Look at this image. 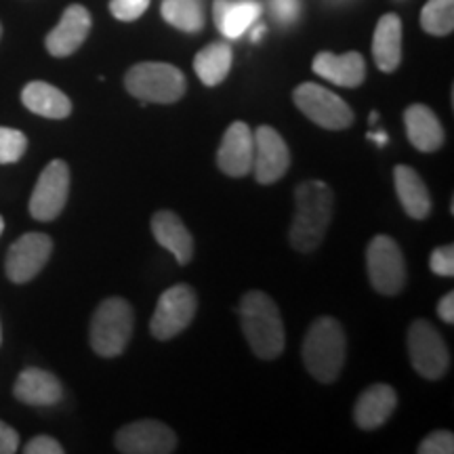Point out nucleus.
I'll use <instances>...</instances> for the list:
<instances>
[{"label": "nucleus", "instance_id": "28", "mask_svg": "<svg viewBox=\"0 0 454 454\" xmlns=\"http://www.w3.org/2000/svg\"><path fill=\"white\" fill-rule=\"evenodd\" d=\"M27 150V137L21 130L0 127V164H13L21 160Z\"/></svg>", "mask_w": 454, "mask_h": 454}, {"label": "nucleus", "instance_id": "38", "mask_svg": "<svg viewBox=\"0 0 454 454\" xmlns=\"http://www.w3.org/2000/svg\"><path fill=\"white\" fill-rule=\"evenodd\" d=\"M0 36H3V26H0Z\"/></svg>", "mask_w": 454, "mask_h": 454}, {"label": "nucleus", "instance_id": "12", "mask_svg": "<svg viewBox=\"0 0 454 454\" xmlns=\"http://www.w3.org/2000/svg\"><path fill=\"white\" fill-rule=\"evenodd\" d=\"M254 137V160H253V173L259 184L270 185L276 184L286 175L288 167H291V152H288L286 141L276 129L259 127L253 130Z\"/></svg>", "mask_w": 454, "mask_h": 454}, {"label": "nucleus", "instance_id": "20", "mask_svg": "<svg viewBox=\"0 0 454 454\" xmlns=\"http://www.w3.org/2000/svg\"><path fill=\"white\" fill-rule=\"evenodd\" d=\"M397 406L395 389L385 383H377L368 387L357 397L354 408L356 425L360 429H377L387 421Z\"/></svg>", "mask_w": 454, "mask_h": 454}, {"label": "nucleus", "instance_id": "2", "mask_svg": "<svg viewBox=\"0 0 454 454\" xmlns=\"http://www.w3.org/2000/svg\"><path fill=\"white\" fill-rule=\"evenodd\" d=\"M242 333L254 356L274 360L284 351V325L278 305L261 291L247 293L240 301Z\"/></svg>", "mask_w": 454, "mask_h": 454}, {"label": "nucleus", "instance_id": "22", "mask_svg": "<svg viewBox=\"0 0 454 454\" xmlns=\"http://www.w3.org/2000/svg\"><path fill=\"white\" fill-rule=\"evenodd\" d=\"M374 64L381 72H395L402 61V20L387 13L379 20L372 38Z\"/></svg>", "mask_w": 454, "mask_h": 454}, {"label": "nucleus", "instance_id": "36", "mask_svg": "<svg viewBox=\"0 0 454 454\" xmlns=\"http://www.w3.org/2000/svg\"><path fill=\"white\" fill-rule=\"evenodd\" d=\"M3 231H4V219L0 217V236H3Z\"/></svg>", "mask_w": 454, "mask_h": 454}, {"label": "nucleus", "instance_id": "25", "mask_svg": "<svg viewBox=\"0 0 454 454\" xmlns=\"http://www.w3.org/2000/svg\"><path fill=\"white\" fill-rule=\"evenodd\" d=\"M231 59H234V53H231L230 44L211 43L208 47L198 51V55L194 57V70L202 84L217 87L230 74Z\"/></svg>", "mask_w": 454, "mask_h": 454}, {"label": "nucleus", "instance_id": "3", "mask_svg": "<svg viewBox=\"0 0 454 454\" xmlns=\"http://www.w3.org/2000/svg\"><path fill=\"white\" fill-rule=\"evenodd\" d=\"M345 331L334 317H317L303 339L305 368L316 381L334 383L345 364Z\"/></svg>", "mask_w": 454, "mask_h": 454}, {"label": "nucleus", "instance_id": "26", "mask_svg": "<svg viewBox=\"0 0 454 454\" xmlns=\"http://www.w3.org/2000/svg\"><path fill=\"white\" fill-rule=\"evenodd\" d=\"M162 17L181 32H200L204 26V11L200 0H164Z\"/></svg>", "mask_w": 454, "mask_h": 454}, {"label": "nucleus", "instance_id": "24", "mask_svg": "<svg viewBox=\"0 0 454 454\" xmlns=\"http://www.w3.org/2000/svg\"><path fill=\"white\" fill-rule=\"evenodd\" d=\"M395 194L412 219H425L431 213V196L419 173L406 164H397L394 170Z\"/></svg>", "mask_w": 454, "mask_h": 454}, {"label": "nucleus", "instance_id": "27", "mask_svg": "<svg viewBox=\"0 0 454 454\" xmlns=\"http://www.w3.org/2000/svg\"><path fill=\"white\" fill-rule=\"evenodd\" d=\"M421 27L434 36L454 30V0H429L421 11Z\"/></svg>", "mask_w": 454, "mask_h": 454}, {"label": "nucleus", "instance_id": "7", "mask_svg": "<svg viewBox=\"0 0 454 454\" xmlns=\"http://www.w3.org/2000/svg\"><path fill=\"white\" fill-rule=\"evenodd\" d=\"M408 356L414 371L429 381H438L450 368V354L444 339L427 320L412 322L408 328Z\"/></svg>", "mask_w": 454, "mask_h": 454}, {"label": "nucleus", "instance_id": "8", "mask_svg": "<svg viewBox=\"0 0 454 454\" xmlns=\"http://www.w3.org/2000/svg\"><path fill=\"white\" fill-rule=\"evenodd\" d=\"M366 268L372 288L381 294H397L406 284L404 254L394 238L374 236L366 251Z\"/></svg>", "mask_w": 454, "mask_h": 454}, {"label": "nucleus", "instance_id": "18", "mask_svg": "<svg viewBox=\"0 0 454 454\" xmlns=\"http://www.w3.org/2000/svg\"><path fill=\"white\" fill-rule=\"evenodd\" d=\"M152 234L162 248L177 259V263L185 265L194 257V238L173 211H158L152 217Z\"/></svg>", "mask_w": 454, "mask_h": 454}, {"label": "nucleus", "instance_id": "31", "mask_svg": "<svg viewBox=\"0 0 454 454\" xmlns=\"http://www.w3.org/2000/svg\"><path fill=\"white\" fill-rule=\"evenodd\" d=\"M429 268L434 274H438V276H444V278L454 276V247L452 244H446V247L435 248V251L431 253Z\"/></svg>", "mask_w": 454, "mask_h": 454}, {"label": "nucleus", "instance_id": "16", "mask_svg": "<svg viewBox=\"0 0 454 454\" xmlns=\"http://www.w3.org/2000/svg\"><path fill=\"white\" fill-rule=\"evenodd\" d=\"M311 67H314L317 76L337 84V87L356 89L366 81V61L364 57L356 53V51H349V53L343 55H334L328 53V51H322V53L316 55Z\"/></svg>", "mask_w": 454, "mask_h": 454}, {"label": "nucleus", "instance_id": "33", "mask_svg": "<svg viewBox=\"0 0 454 454\" xmlns=\"http://www.w3.org/2000/svg\"><path fill=\"white\" fill-rule=\"evenodd\" d=\"M20 450V434L11 425L0 421V454H13Z\"/></svg>", "mask_w": 454, "mask_h": 454}, {"label": "nucleus", "instance_id": "35", "mask_svg": "<svg viewBox=\"0 0 454 454\" xmlns=\"http://www.w3.org/2000/svg\"><path fill=\"white\" fill-rule=\"evenodd\" d=\"M371 139H374V141H377V144H379V145H385V141H387V137H385V135H383V133H379V135H374V133H371Z\"/></svg>", "mask_w": 454, "mask_h": 454}, {"label": "nucleus", "instance_id": "19", "mask_svg": "<svg viewBox=\"0 0 454 454\" xmlns=\"http://www.w3.org/2000/svg\"><path fill=\"white\" fill-rule=\"evenodd\" d=\"M404 124H406V135L408 141L417 147L419 152H429L440 150L444 145V127L438 121L434 110H429L427 106L414 104L406 107L404 112Z\"/></svg>", "mask_w": 454, "mask_h": 454}, {"label": "nucleus", "instance_id": "6", "mask_svg": "<svg viewBox=\"0 0 454 454\" xmlns=\"http://www.w3.org/2000/svg\"><path fill=\"white\" fill-rule=\"evenodd\" d=\"M294 106L299 107L311 122L328 130L349 129L354 122V112L339 95L320 87L316 82H303L293 93Z\"/></svg>", "mask_w": 454, "mask_h": 454}, {"label": "nucleus", "instance_id": "5", "mask_svg": "<svg viewBox=\"0 0 454 454\" xmlns=\"http://www.w3.org/2000/svg\"><path fill=\"white\" fill-rule=\"evenodd\" d=\"M124 87L144 104H175L185 95L187 82L179 67L160 61H144L127 72Z\"/></svg>", "mask_w": 454, "mask_h": 454}, {"label": "nucleus", "instance_id": "15", "mask_svg": "<svg viewBox=\"0 0 454 454\" xmlns=\"http://www.w3.org/2000/svg\"><path fill=\"white\" fill-rule=\"evenodd\" d=\"M90 26H93V20H90L89 9L82 4H70L61 15L59 24L49 32L44 41L47 51L53 57H70L87 41Z\"/></svg>", "mask_w": 454, "mask_h": 454}, {"label": "nucleus", "instance_id": "14", "mask_svg": "<svg viewBox=\"0 0 454 454\" xmlns=\"http://www.w3.org/2000/svg\"><path fill=\"white\" fill-rule=\"evenodd\" d=\"M254 137L247 122H234L227 127L217 152V164L227 177H244L253 170Z\"/></svg>", "mask_w": 454, "mask_h": 454}, {"label": "nucleus", "instance_id": "34", "mask_svg": "<svg viewBox=\"0 0 454 454\" xmlns=\"http://www.w3.org/2000/svg\"><path fill=\"white\" fill-rule=\"evenodd\" d=\"M438 316H440L442 322H446V325H452V322H454V293H446L444 297L440 299Z\"/></svg>", "mask_w": 454, "mask_h": 454}, {"label": "nucleus", "instance_id": "30", "mask_svg": "<svg viewBox=\"0 0 454 454\" xmlns=\"http://www.w3.org/2000/svg\"><path fill=\"white\" fill-rule=\"evenodd\" d=\"M150 7V0H110V11L116 20L135 21Z\"/></svg>", "mask_w": 454, "mask_h": 454}, {"label": "nucleus", "instance_id": "13", "mask_svg": "<svg viewBox=\"0 0 454 454\" xmlns=\"http://www.w3.org/2000/svg\"><path fill=\"white\" fill-rule=\"evenodd\" d=\"M114 442H116V450L122 454H170L177 448L175 431L160 421L124 425Z\"/></svg>", "mask_w": 454, "mask_h": 454}, {"label": "nucleus", "instance_id": "11", "mask_svg": "<svg viewBox=\"0 0 454 454\" xmlns=\"http://www.w3.org/2000/svg\"><path fill=\"white\" fill-rule=\"evenodd\" d=\"M53 253V240L41 231H30L11 244L7 253V276L11 282L26 284L41 274Z\"/></svg>", "mask_w": 454, "mask_h": 454}, {"label": "nucleus", "instance_id": "23", "mask_svg": "<svg viewBox=\"0 0 454 454\" xmlns=\"http://www.w3.org/2000/svg\"><path fill=\"white\" fill-rule=\"evenodd\" d=\"M21 104L30 112L43 118H51V121H64L72 114V101L64 90L43 81L26 84L21 90Z\"/></svg>", "mask_w": 454, "mask_h": 454}, {"label": "nucleus", "instance_id": "9", "mask_svg": "<svg viewBox=\"0 0 454 454\" xmlns=\"http://www.w3.org/2000/svg\"><path fill=\"white\" fill-rule=\"evenodd\" d=\"M196 293L187 284H177L164 291L158 299L156 311L152 316L150 331L156 339L168 340L184 333L196 316Z\"/></svg>", "mask_w": 454, "mask_h": 454}, {"label": "nucleus", "instance_id": "1", "mask_svg": "<svg viewBox=\"0 0 454 454\" xmlns=\"http://www.w3.org/2000/svg\"><path fill=\"white\" fill-rule=\"evenodd\" d=\"M297 213L291 227V247L299 253H311L325 240L333 219L334 194L325 181H305L294 192Z\"/></svg>", "mask_w": 454, "mask_h": 454}, {"label": "nucleus", "instance_id": "4", "mask_svg": "<svg viewBox=\"0 0 454 454\" xmlns=\"http://www.w3.org/2000/svg\"><path fill=\"white\" fill-rule=\"evenodd\" d=\"M135 311L129 301L110 297L101 301L90 320V348L101 357H116L133 337Z\"/></svg>", "mask_w": 454, "mask_h": 454}, {"label": "nucleus", "instance_id": "37", "mask_svg": "<svg viewBox=\"0 0 454 454\" xmlns=\"http://www.w3.org/2000/svg\"><path fill=\"white\" fill-rule=\"evenodd\" d=\"M0 343H3V328H0Z\"/></svg>", "mask_w": 454, "mask_h": 454}, {"label": "nucleus", "instance_id": "17", "mask_svg": "<svg viewBox=\"0 0 454 454\" xmlns=\"http://www.w3.org/2000/svg\"><path fill=\"white\" fill-rule=\"evenodd\" d=\"M13 394L21 404L47 408L55 406L64 395L59 379L43 368H26L17 377Z\"/></svg>", "mask_w": 454, "mask_h": 454}, {"label": "nucleus", "instance_id": "29", "mask_svg": "<svg viewBox=\"0 0 454 454\" xmlns=\"http://www.w3.org/2000/svg\"><path fill=\"white\" fill-rule=\"evenodd\" d=\"M454 452V435L450 431L440 429L429 434L419 446V454H452Z\"/></svg>", "mask_w": 454, "mask_h": 454}, {"label": "nucleus", "instance_id": "10", "mask_svg": "<svg viewBox=\"0 0 454 454\" xmlns=\"http://www.w3.org/2000/svg\"><path fill=\"white\" fill-rule=\"evenodd\" d=\"M70 194V167L64 160L47 164L30 198V215L36 221H53L66 208Z\"/></svg>", "mask_w": 454, "mask_h": 454}, {"label": "nucleus", "instance_id": "32", "mask_svg": "<svg viewBox=\"0 0 454 454\" xmlns=\"http://www.w3.org/2000/svg\"><path fill=\"white\" fill-rule=\"evenodd\" d=\"M26 454H64V446L49 435H36L24 446Z\"/></svg>", "mask_w": 454, "mask_h": 454}, {"label": "nucleus", "instance_id": "21", "mask_svg": "<svg viewBox=\"0 0 454 454\" xmlns=\"http://www.w3.org/2000/svg\"><path fill=\"white\" fill-rule=\"evenodd\" d=\"M261 11L263 9L257 0H215L213 4L215 24L219 32L231 41L251 30V26L261 17Z\"/></svg>", "mask_w": 454, "mask_h": 454}]
</instances>
